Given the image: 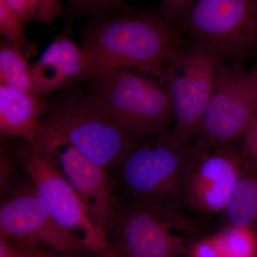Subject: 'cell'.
<instances>
[{"instance_id": "1", "label": "cell", "mask_w": 257, "mask_h": 257, "mask_svg": "<svg viewBox=\"0 0 257 257\" xmlns=\"http://www.w3.org/2000/svg\"><path fill=\"white\" fill-rule=\"evenodd\" d=\"M171 22L160 10L130 9L124 3L88 18L80 27L81 47L92 81L124 68L151 74L164 82L169 64L182 49Z\"/></svg>"}, {"instance_id": "2", "label": "cell", "mask_w": 257, "mask_h": 257, "mask_svg": "<svg viewBox=\"0 0 257 257\" xmlns=\"http://www.w3.org/2000/svg\"><path fill=\"white\" fill-rule=\"evenodd\" d=\"M44 99L39 151L67 144L109 170L145 139L121 126L92 86L72 84Z\"/></svg>"}, {"instance_id": "3", "label": "cell", "mask_w": 257, "mask_h": 257, "mask_svg": "<svg viewBox=\"0 0 257 257\" xmlns=\"http://www.w3.org/2000/svg\"><path fill=\"white\" fill-rule=\"evenodd\" d=\"M199 151L170 132L145 138L108 171L123 202L181 212L184 183Z\"/></svg>"}, {"instance_id": "4", "label": "cell", "mask_w": 257, "mask_h": 257, "mask_svg": "<svg viewBox=\"0 0 257 257\" xmlns=\"http://www.w3.org/2000/svg\"><path fill=\"white\" fill-rule=\"evenodd\" d=\"M192 45L232 68L257 55V0H196L183 17Z\"/></svg>"}, {"instance_id": "5", "label": "cell", "mask_w": 257, "mask_h": 257, "mask_svg": "<svg viewBox=\"0 0 257 257\" xmlns=\"http://www.w3.org/2000/svg\"><path fill=\"white\" fill-rule=\"evenodd\" d=\"M141 72L117 69L96 77L90 86L99 93L121 126L147 138L170 133L175 122L167 89Z\"/></svg>"}, {"instance_id": "6", "label": "cell", "mask_w": 257, "mask_h": 257, "mask_svg": "<svg viewBox=\"0 0 257 257\" xmlns=\"http://www.w3.org/2000/svg\"><path fill=\"white\" fill-rule=\"evenodd\" d=\"M17 155L37 195L56 220L82 240L87 251L104 257L109 239L91 219L79 194L50 157L21 140Z\"/></svg>"}, {"instance_id": "7", "label": "cell", "mask_w": 257, "mask_h": 257, "mask_svg": "<svg viewBox=\"0 0 257 257\" xmlns=\"http://www.w3.org/2000/svg\"><path fill=\"white\" fill-rule=\"evenodd\" d=\"M221 64L193 45L181 49L169 64L164 83L175 111L172 133L181 141L197 144Z\"/></svg>"}, {"instance_id": "8", "label": "cell", "mask_w": 257, "mask_h": 257, "mask_svg": "<svg viewBox=\"0 0 257 257\" xmlns=\"http://www.w3.org/2000/svg\"><path fill=\"white\" fill-rule=\"evenodd\" d=\"M257 116V64L248 70L221 64L197 144L212 148L243 137Z\"/></svg>"}, {"instance_id": "9", "label": "cell", "mask_w": 257, "mask_h": 257, "mask_svg": "<svg viewBox=\"0 0 257 257\" xmlns=\"http://www.w3.org/2000/svg\"><path fill=\"white\" fill-rule=\"evenodd\" d=\"M0 235L25 246L44 245L67 257H83L87 251L80 238L56 220L32 184L2 199Z\"/></svg>"}, {"instance_id": "10", "label": "cell", "mask_w": 257, "mask_h": 257, "mask_svg": "<svg viewBox=\"0 0 257 257\" xmlns=\"http://www.w3.org/2000/svg\"><path fill=\"white\" fill-rule=\"evenodd\" d=\"M182 212L124 203L108 235L110 248L104 257H171L172 233L190 222Z\"/></svg>"}, {"instance_id": "11", "label": "cell", "mask_w": 257, "mask_h": 257, "mask_svg": "<svg viewBox=\"0 0 257 257\" xmlns=\"http://www.w3.org/2000/svg\"><path fill=\"white\" fill-rule=\"evenodd\" d=\"M42 152L68 179L91 219L108 237L124 206L109 171L67 144H60Z\"/></svg>"}, {"instance_id": "12", "label": "cell", "mask_w": 257, "mask_h": 257, "mask_svg": "<svg viewBox=\"0 0 257 257\" xmlns=\"http://www.w3.org/2000/svg\"><path fill=\"white\" fill-rule=\"evenodd\" d=\"M243 166L241 157L231 143L209 149L199 147L184 183V204L197 212H222Z\"/></svg>"}, {"instance_id": "13", "label": "cell", "mask_w": 257, "mask_h": 257, "mask_svg": "<svg viewBox=\"0 0 257 257\" xmlns=\"http://www.w3.org/2000/svg\"><path fill=\"white\" fill-rule=\"evenodd\" d=\"M32 73L34 90L41 99L72 84L92 81L82 47L66 31L55 37L32 66Z\"/></svg>"}, {"instance_id": "14", "label": "cell", "mask_w": 257, "mask_h": 257, "mask_svg": "<svg viewBox=\"0 0 257 257\" xmlns=\"http://www.w3.org/2000/svg\"><path fill=\"white\" fill-rule=\"evenodd\" d=\"M45 101L35 94L0 84L2 138H20L36 147Z\"/></svg>"}, {"instance_id": "15", "label": "cell", "mask_w": 257, "mask_h": 257, "mask_svg": "<svg viewBox=\"0 0 257 257\" xmlns=\"http://www.w3.org/2000/svg\"><path fill=\"white\" fill-rule=\"evenodd\" d=\"M223 212L233 227H247L257 217V180L243 170Z\"/></svg>"}, {"instance_id": "16", "label": "cell", "mask_w": 257, "mask_h": 257, "mask_svg": "<svg viewBox=\"0 0 257 257\" xmlns=\"http://www.w3.org/2000/svg\"><path fill=\"white\" fill-rule=\"evenodd\" d=\"M0 84L35 94L28 58L5 37L0 41Z\"/></svg>"}, {"instance_id": "17", "label": "cell", "mask_w": 257, "mask_h": 257, "mask_svg": "<svg viewBox=\"0 0 257 257\" xmlns=\"http://www.w3.org/2000/svg\"><path fill=\"white\" fill-rule=\"evenodd\" d=\"M24 20L6 0H0V32L27 58L35 57L38 47L27 36Z\"/></svg>"}, {"instance_id": "18", "label": "cell", "mask_w": 257, "mask_h": 257, "mask_svg": "<svg viewBox=\"0 0 257 257\" xmlns=\"http://www.w3.org/2000/svg\"><path fill=\"white\" fill-rule=\"evenodd\" d=\"M25 22L51 25L65 9L63 0H6Z\"/></svg>"}, {"instance_id": "19", "label": "cell", "mask_w": 257, "mask_h": 257, "mask_svg": "<svg viewBox=\"0 0 257 257\" xmlns=\"http://www.w3.org/2000/svg\"><path fill=\"white\" fill-rule=\"evenodd\" d=\"M216 240L223 257H254L256 255V239L248 226H232Z\"/></svg>"}, {"instance_id": "20", "label": "cell", "mask_w": 257, "mask_h": 257, "mask_svg": "<svg viewBox=\"0 0 257 257\" xmlns=\"http://www.w3.org/2000/svg\"><path fill=\"white\" fill-rule=\"evenodd\" d=\"M68 6L66 27L64 31L72 32L74 20L80 17L89 18L93 15L110 8L114 5L124 3L123 0H65Z\"/></svg>"}, {"instance_id": "21", "label": "cell", "mask_w": 257, "mask_h": 257, "mask_svg": "<svg viewBox=\"0 0 257 257\" xmlns=\"http://www.w3.org/2000/svg\"><path fill=\"white\" fill-rule=\"evenodd\" d=\"M15 174V165L9 151L2 142L0 150V189L1 194H4L11 185Z\"/></svg>"}, {"instance_id": "22", "label": "cell", "mask_w": 257, "mask_h": 257, "mask_svg": "<svg viewBox=\"0 0 257 257\" xmlns=\"http://www.w3.org/2000/svg\"><path fill=\"white\" fill-rule=\"evenodd\" d=\"M196 0H162L160 12L167 20L172 21L184 15L192 8Z\"/></svg>"}, {"instance_id": "23", "label": "cell", "mask_w": 257, "mask_h": 257, "mask_svg": "<svg viewBox=\"0 0 257 257\" xmlns=\"http://www.w3.org/2000/svg\"><path fill=\"white\" fill-rule=\"evenodd\" d=\"M0 257H33L31 247L0 235Z\"/></svg>"}, {"instance_id": "24", "label": "cell", "mask_w": 257, "mask_h": 257, "mask_svg": "<svg viewBox=\"0 0 257 257\" xmlns=\"http://www.w3.org/2000/svg\"><path fill=\"white\" fill-rule=\"evenodd\" d=\"M246 150L254 160L257 159V116L243 135Z\"/></svg>"}, {"instance_id": "25", "label": "cell", "mask_w": 257, "mask_h": 257, "mask_svg": "<svg viewBox=\"0 0 257 257\" xmlns=\"http://www.w3.org/2000/svg\"><path fill=\"white\" fill-rule=\"evenodd\" d=\"M195 257H223L216 240L201 243L196 249Z\"/></svg>"}, {"instance_id": "26", "label": "cell", "mask_w": 257, "mask_h": 257, "mask_svg": "<svg viewBox=\"0 0 257 257\" xmlns=\"http://www.w3.org/2000/svg\"><path fill=\"white\" fill-rule=\"evenodd\" d=\"M33 257H67L41 246H30Z\"/></svg>"}, {"instance_id": "27", "label": "cell", "mask_w": 257, "mask_h": 257, "mask_svg": "<svg viewBox=\"0 0 257 257\" xmlns=\"http://www.w3.org/2000/svg\"><path fill=\"white\" fill-rule=\"evenodd\" d=\"M256 160H257V159H256Z\"/></svg>"}]
</instances>
